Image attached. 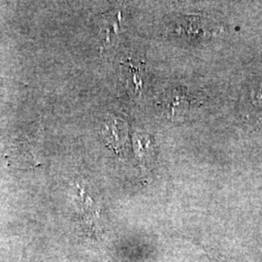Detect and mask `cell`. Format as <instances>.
Wrapping results in <instances>:
<instances>
[{
    "label": "cell",
    "instance_id": "obj_1",
    "mask_svg": "<svg viewBox=\"0 0 262 262\" xmlns=\"http://www.w3.org/2000/svg\"><path fill=\"white\" fill-rule=\"evenodd\" d=\"M195 99L185 89H174L166 94L164 99L165 111L171 120L186 118L193 107Z\"/></svg>",
    "mask_w": 262,
    "mask_h": 262
},
{
    "label": "cell",
    "instance_id": "obj_3",
    "mask_svg": "<svg viewBox=\"0 0 262 262\" xmlns=\"http://www.w3.org/2000/svg\"><path fill=\"white\" fill-rule=\"evenodd\" d=\"M127 74L126 82L132 95L140 98L145 91V85L147 84V69L145 64L139 60L134 61L129 59L127 63Z\"/></svg>",
    "mask_w": 262,
    "mask_h": 262
},
{
    "label": "cell",
    "instance_id": "obj_5",
    "mask_svg": "<svg viewBox=\"0 0 262 262\" xmlns=\"http://www.w3.org/2000/svg\"><path fill=\"white\" fill-rule=\"evenodd\" d=\"M210 262H221V261H217L216 259H215L214 257H212V258H210Z\"/></svg>",
    "mask_w": 262,
    "mask_h": 262
},
{
    "label": "cell",
    "instance_id": "obj_2",
    "mask_svg": "<svg viewBox=\"0 0 262 262\" xmlns=\"http://www.w3.org/2000/svg\"><path fill=\"white\" fill-rule=\"evenodd\" d=\"M217 27L212 21L199 17H187L179 20L176 31L180 35L189 39H205L217 32Z\"/></svg>",
    "mask_w": 262,
    "mask_h": 262
},
{
    "label": "cell",
    "instance_id": "obj_4",
    "mask_svg": "<svg viewBox=\"0 0 262 262\" xmlns=\"http://www.w3.org/2000/svg\"><path fill=\"white\" fill-rule=\"evenodd\" d=\"M135 148L137 150L136 152L139 157V160L143 165H145V163H147L152 156V145H151L150 137L148 135H143V134L137 135L136 142H135Z\"/></svg>",
    "mask_w": 262,
    "mask_h": 262
}]
</instances>
